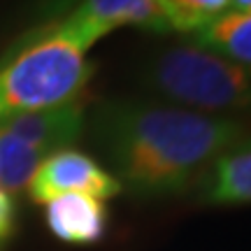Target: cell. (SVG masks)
Wrapping results in <instances>:
<instances>
[{"label": "cell", "mask_w": 251, "mask_h": 251, "mask_svg": "<svg viewBox=\"0 0 251 251\" xmlns=\"http://www.w3.org/2000/svg\"><path fill=\"white\" fill-rule=\"evenodd\" d=\"M28 191L35 202L47 205L49 200L65 193H86L98 200H105V198L119 196L124 188L114 175L100 168L86 153L63 149L42 161L28 184Z\"/></svg>", "instance_id": "obj_5"}, {"label": "cell", "mask_w": 251, "mask_h": 251, "mask_svg": "<svg viewBox=\"0 0 251 251\" xmlns=\"http://www.w3.org/2000/svg\"><path fill=\"white\" fill-rule=\"evenodd\" d=\"M47 156L0 130V191L5 196L28 188L33 175Z\"/></svg>", "instance_id": "obj_10"}, {"label": "cell", "mask_w": 251, "mask_h": 251, "mask_svg": "<svg viewBox=\"0 0 251 251\" xmlns=\"http://www.w3.org/2000/svg\"><path fill=\"white\" fill-rule=\"evenodd\" d=\"M170 33L193 35L209 21L230 12V0H158Z\"/></svg>", "instance_id": "obj_11"}, {"label": "cell", "mask_w": 251, "mask_h": 251, "mask_svg": "<svg viewBox=\"0 0 251 251\" xmlns=\"http://www.w3.org/2000/svg\"><path fill=\"white\" fill-rule=\"evenodd\" d=\"M12 226H14V207L9 196L0 191V244H5V240L12 235Z\"/></svg>", "instance_id": "obj_13"}, {"label": "cell", "mask_w": 251, "mask_h": 251, "mask_svg": "<svg viewBox=\"0 0 251 251\" xmlns=\"http://www.w3.org/2000/svg\"><path fill=\"white\" fill-rule=\"evenodd\" d=\"M47 226L68 244H96L105 235V200L86 193H65L47 202Z\"/></svg>", "instance_id": "obj_7"}, {"label": "cell", "mask_w": 251, "mask_h": 251, "mask_svg": "<svg viewBox=\"0 0 251 251\" xmlns=\"http://www.w3.org/2000/svg\"><path fill=\"white\" fill-rule=\"evenodd\" d=\"M79 0H40L37 2V9H35V19H37V26H47L51 24L56 19H61L65 12H70Z\"/></svg>", "instance_id": "obj_12"}, {"label": "cell", "mask_w": 251, "mask_h": 251, "mask_svg": "<svg viewBox=\"0 0 251 251\" xmlns=\"http://www.w3.org/2000/svg\"><path fill=\"white\" fill-rule=\"evenodd\" d=\"M84 124H86V102L81 98H75L70 102L40 112L2 117L0 130L17 137L19 142L28 144L35 151L51 156L77 142L84 133Z\"/></svg>", "instance_id": "obj_6"}, {"label": "cell", "mask_w": 251, "mask_h": 251, "mask_svg": "<svg viewBox=\"0 0 251 251\" xmlns=\"http://www.w3.org/2000/svg\"><path fill=\"white\" fill-rule=\"evenodd\" d=\"M124 26L142 28L158 35L170 33L158 0H79L61 19L40 28H49L75 42L81 51H89L98 40Z\"/></svg>", "instance_id": "obj_4"}, {"label": "cell", "mask_w": 251, "mask_h": 251, "mask_svg": "<svg viewBox=\"0 0 251 251\" xmlns=\"http://www.w3.org/2000/svg\"><path fill=\"white\" fill-rule=\"evenodd\" d=\"M96 72L86 51L49 28H33L0 58V119L79 98Z\"/></svg>", "instance_id": "obj_3"}, {"label": "cell", "mask_w": 251, "mask_h": 251, "mask_svg": "<svg viewBox=\"0 0 251 251\" xmlns=\"http://www.w3.org/2000/svg\"><path fill=\"white\" fill-rule=\"evenodd\" d=\"M188 42L251 68V14L230 9L188 35Z\"/></svg>", "instance_id": "obj_9"}, {"label": "cell", "mask_w": 251, "mask_h": 251, "mask_svg": "<svg viewBox=\"0 0 251 251\" xmlns=\"http://www.w3.org/2000/svg\"><path fill=\"white\" fill-rule=\"evenodd\" d=\"M202 198L212 205H251V137L221 153L207 168Z\"/></svg>", "instance_id": "obj_8"}, {"label": "cell", "mask_w": 251, "mask_h": 251, "mask_svg": "<svg viewBox=\"0 0 251 251\" xmlns=\"http://www.w3.org/2000/svg\"><path fill=\"white\" fill-rule=\"evenodd\" d=\"M233 12H251V0H230Z\"/></svg>", "instance_id": "obj_14"}, {"label": "cell", "mask_w": 251, "mask_h": 251, "mask_svg": "<svg viewBox=\"0 0 251 251\" xmlns=\"http://www.w3.org/2000/svg\"><path fill=\"white\" fill-rule=\"evenodd\" d=\"M93 133L121 188L137 198L179 196L221 153L249 140L240 119L140 98L100 102L93 109Z\"/></svg>", "instance_id": "obj_1"}, {"label": "cell", "mask_w": 251, "mask_h": 251, "mask_svg": "<svg viewBox=\"0 0 251 251\" xmlns=\"http://www.w3.org/2000/svg\"><path fill=\"white\" fill-rule=\"evenodd\" d=\"M249 14H251V12H249Z\"/></svg>", "instance_id": "obj_15"}, {"label": "cell", "mask_w": 251, "mask_h": 251, "mask_svg": "<svg viewBox=\"0 0 251 251\" xmlns=\"http://www.w3.org/2000/svg\"><path fill=\"white\" fill-rule=\"evenodd\" d=\"M137 79L168 105L209 117H251V68L191 42L153 51Z\"/></svg>", "instance_id": "obj_2"}]
</instances>
